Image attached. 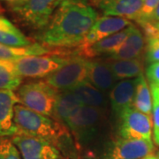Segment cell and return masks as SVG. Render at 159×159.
I'll return each instance as SVG.
<instances>
[{"mask_svg": "<svg viewBox=\"0 0 159 159\" xmlns=\"http://www.w3.org/2000/svg\"><path fill=\"white\" fill-rule=\"evenodd\" d=\"M155 153L152 141L118 137L109 143L104 152L95 159H143Z\"/></svg>", "mask_w": 159, "mask_h": 159, "instance_id": "obj_7", "label": "cell"}, {"mask_svg": "<svg viewBox=\"0 0 159 159\" xmlns=\"http://www.w3.org/2000/svg\"><path fill=\"white\" fill-rule=\"evenodd\" d=\"M143 159H146V158H143Z\"/></svg>", "mask_w": 159, "mask_h": 159, "instance_id": "obj_35", "label": "cell"}, {"mask_svg": "<svg viewBox=\"0 0 159 159\" xmlns=\"http://www.w3.org/2000/svg\"><path fill=\"white\" fill-rule=\"evenodd\" d=\"M131 25L132 22L130 20L124 18L112 17L106 15L98 17L80 46L93 44L108 36L119 33Z\"/></svg>", "mask_w": 159, "mask_h": 159, "instance_id": "obj_11", "label": "cell"}, {"mask_svg": "<svg viewBox=\"0 0 159 159\" xmlns=\"http://www.w3.org/2000/svg\"><path fill=\"white\" fill-rule=\"evenodd\" d=\"M119 137L133 140L152 141V117L137 111L134 107L128 109L120 117Z\"/></svg>", "mask_w": 159, "mask_h": 159, "instance_id": "obj_9", "label": "cell"}, {"mask_svg": "<svg viewBox=\"0 0 159 159\" xmlns=\"http://www.w3.org/2000/svg\"><path fill=\"white\" fill-rule=\"evenodd\" d=\"M27 0H16L15 1V3L12 5V6H11V7H14V6H20V5H21V4H23V3H25Z\"/></svg>", "mask_w": 159, "mask_h": 159, "instance_id": "obj_32", "label": "cell"}, {"mask_svg": "<svg viewBox=\"0 0 159 159\" xmlns=\"http://www.w3.org/2000/svg\"><path fill=\"white\" fill-rule=\"evenodd\" d=\"M2 1H6V2H7V3L11 6L13 4H14V3H15V1H16V0H2Z\"/></svg>", "mask_w": 159, "mask_h": 159, "instance_id": "obj_33", "label": "cell"}, {"mask_svg": "<svg viewBox=\"0 0 159 159\" xmlns=\"http://www.w3.org/2000/svg\"><path fill=\"white\" fill-rule=\"evenodd\" d=\"M88 59L72 57L61 68L45 78V81L57 91H66L88 81Z\"/></svg>", "mask_w": 159, "mask_h": 159, "instance_id": "obj_6", "label": "cell"}, {"mask_svg": "<svg viewBox=\"0 0 159 159\" xmlns=\"http://www.w3.org/2000/svg\"><path fill=\"white\" fill-rule=\"evenodd\" d=\"M152 96V122L154 142L159 146V87L150 84Z\"/></svg>", "mask_w": 159, "mask_h": 159, "instance_id": "obj_24", "label": "cell"}, {"mask_svg": "<svg viewBox=\"0 0 159 159\" xmlns=\"http://www.w3.org/2000/svg\"><path fill=\"white\" fill-rule=\"evenodd\" d=\"M57 53V51H52L47 46L41 45L38 43L26 47H11L0 43V59L4 60H14L20 57H29V56H42L48 54Z\"/></svg>", "mask_w": 159, "mask_h": 159, "instance_id": "obj_19", "label": "cell"}, {"mask_svg": "<svg viewBox=\"0 0 159 159\" xmlns=\"http://www.w3.org/2000/svg\"><path fill=\"white\" fill-rule=\"evenodd\" d=\"M158 3L159 0H145L142 11L135 20L141 27L149 21L151 15L153 14L154 11L157 8Z\"/></svg>", "mask_w": 159, "mask_h": 159, "instance_id": "obj_26", "label": "cell"}, {"mask_svg": "<svg viewBox=\"0 0 159 159\" xmlns=\"http://www.w3.org/2000/svg\"><path fill=\"white\" fill-rule=\"evenodd\" d=\"M1 11H2V10H1V7H0V14H1Z\"/></svg>", "mask_w": 159, "mask_h": 159, "instance_id": "obj_34", "label": "cell"}, {"mask_svg": "<svg viewBox=\"0 0 159 159\" xmlns=\"http://www.w3.org/2000/svg\"><path fill=\"white\" fill-rule=\"evenodd\" d=\"M114 78L119 80L131 79L142 74L143 65L140 58L135 59H111L108 63Z\"/></svg>", "mask_w": 159, "mask_h": 159, "instance_id": "obj_20", "label": "cell"}, {"mask_svg": "<svg viewBox=\"0 0 159 159\" xmlns=\"http://www.w3.org/2000/svg\"><path fill=\"white\" fill-rule=\"evenodd\" d=\"M72 57L61 56L57 53L29 56L11 60L14 68L21 78H46L61 68Z\"/></svg>", "mask_w": 159, "mask_h": 159, "instance_id": "obj_4", "label": "cell"}, {"mask_svg": "<svg viewBox=\"0 0 159 159\" xmlns=\"http://www.w3.org/2000/svg\"><path fill=\"white\" fill-rule=\"evenodd\" d=\"M148 22H159V3L157 6V8L155 9L153 14L151 15V18H150Z\"/></svg>", "mask_w": 159, "mask_h": 159, "instance_id": "obj_30", "label": "cell"}, {"mask_svg": "<svg viewBox=\"0 0 159 159\" xmlns=\"http://www.w3.org/2000/svg\"><path fill=\"white\" fill-rule=\"evenodd\" d=\"M84 105L70 91H59L54 107L53 119H57L67 128L72 120Z\"/></svg>", "mask_w": 159, "mask_h": 159, "instance_id": "obj_16", "label": "cell"}, {"mask_svg": "<svg viewBox=\"0 0 159 159\" xmlns=\"http://www.w3.org/2000/svg\"><path fill=\"white\" fill-rule=\"evenodd\" d=\"M62 0H27L11 7L19 20L30 29L43 30Z\"/></svg>", "mask_w": 159, "mask_h": 159, "instance_id": "obj_5", "label": "cell"}, {"mask_svg": "<svg viewBox=\"0 0 159 159\" xmlns=\"http://www.w3.org/2000/svg\"><path fill=\"white\" fill-rule=\"evenodd\" d=\"M11 139L22 159H72L43 139L23 134H16Z\"/></svg>", "mask_w": 159, "mask_h": 159, "instance_id": "obj_8", "label": "cell"}, {"mask_svg": "<svg viewBox=\"0 0 159 159\" xmlns=\"http://www.w3.org/2000/svg\"><path fill=\"white\" fill-rule=\"evenodd\" d=\"M115 79L108 63L100 60L88 61V81L97 89H109Z\"/></svg>", "mask_w": 159, "mask_h": 159, "instance_id": "obj_17", "label": "cell"}, {"mask_svg": "<svg viewBox=\"0 0 159 159\" xmlns=\"http://www.w3.org/2000/svg\"><path fill=\"white\" fill-rule=\"evenodd\" d=\"M132 25L119 33L108 36L93 44L88 46H79L77 53L79 54V56L85 58L95 57L103 54H106L109 56L112 55L119 50L120 46L123 44V43L126 39V37L128 36Z\"/></svg>", "mask_w": 159, "mask_h": 159, "instance_id": "obj_14", "label": "cell"}, {"mask_svg": "<svg viewBox=\"0 0 159 159\" xmlns=\"http://www.w3.org/2000/svg\"><path fill=\"white\" fill-rule=\"evenodd\" d=\"M146 59L147 62H159V38L146 39Z\"/></svg>", "mask_w": 159, "mask_h": 159, "instance_id": "obj_27", "label": "cell"}, {"mask_svg": "<svg viewBox=\"0 0 159 159\" xmlns=\"http://www.w3.org/2000/svg\"><path fill=\"white\" fill-rule=\"evenodd\" d=\"M146 74L149 83L151 85L159 87V62L150 64Z\"/></svg>", "mask_w": 159, "mask_h": 159, "instance_id": "obj_28", "label": "cell"}, {"mask_svg": "<svg viewBox=\"0 0 159 159\" xmlns=\"http://www.w3.org/2000/svg\"><path fill=\"white\" fill-rule=\"evenodd\" d=\"M102 119L101 109L83 106L73 119L68 129L74 135L76 142L88 139L97 133Z\"/></svg>", "mask_w": 159, "mask_h": 159, "instance_id": "obj_10", "label": "cell"}, {"mask_svg": "<svg viewBox=\"0 0 159 159\" xmlns=\"http://www.w3.org/2000/svg\"><path fill=\"white\" fill-rule=\"evenodd\" d=\"M68 91L73 93L84 106L100 108L103 103V97L100 91L89 81L83 82Z\"/></svg>", "mask_w": 159, "mask_h": 159, "instance_id": "obj_22", "label": "cell"}, {"mask_svg": "<svg viewBox=\"0 0 159 159\" xmlns=\"http://www.w3.org/2000/svg\"><path fill=\"white\" fill-rule=\"evenodd\" d=\"M146 159H159V151L157 153H154L150 156H148V157H146Z\"/></svg>", "mask_w": 159, "mask_h": 159, "instance_id": "obj_31", "label": "cell"}, {"mask_svg": "<svg viewBox=\"0 0 159 159\" xmlns=\"http://www.w3.org/2000/svg\"><path fill=\"white\" fill-rule=\"evenodd\" d=\"M145 0H97V6L106 16L136 20Z\"/></svg>", "mask_w": 159, "mask_h": 159, "instance_id": "obj_13", "label": "cell"}, {"mask_svg": "<svg viewBox=\"0 0 159 159\" xmlns=\"http://www.w3.org/2000/svg\"><path fill=\"white\" fill-rule=\"evenodd\" d=\"M135 93V80H121L114 86L110 94L111 109L116 115L120 117L128 109L134 107Z\"/></svg>", "mask_w": 159, "mask_h": 159, "instance_id": "obj_15", "label": "cell"}, {"mask_svg": "<svg viewBox=\"0 0 159 159\" xmlns=\"http://www.w3.org/2000/svg\"><path fill=\"white\" fill-rule=\"evenodd\" d=\"M0 159H22L11 139L0 138Z\"/></svg>", "mask_w": 159, "mask_h": 159, "instance_id": "obj_25", "label": "cell"}, {"mask_svg": "<svg viewBox=\"0 0 159 159\" xmlns=\"http://www.w3.org/2000/svg\"><path fill=\"white\" fill-rule=\"evenodd\" d=\"M22 82L13 65L9 60L0 59V89L16 90Z\"/></svg>", "mask_w": 159, "mask_h": 159, "instance_id": "obj_23", "label": "cell"}, {"mask_svg": "<svg viewBox=\"0 0 159 159\" xmlns=\"http://www.w3.org/2000/svg\"><path fill=\"white\" fill-rule=\"evenodd\" d=\"M134 107L137 111L152 117V96L143 74L135 79V93L134 98Z\"/></svg>", "mask_w": 159, "mask_h": 159, "instance_id": "obj_21", "label": "cell"}, {"mask_svg": "<svg viewBox=\"0 0 159 159\" xmlns=\"http://www.w3.org/2000/svg\"><path fill=\"white\" fill-rule=\"evenodd\" d=\"M20 100L13 91L0 89V138L17 134L14 109Z\"/></svg>", "mask_w": 159, "mask_h": 159, "instance_id": "obj_12", "label": "cell"}, {"mask_svg": "<svg viewBox=\"0 0 159 159\" xmlns=\"http://www.w3.org/2000/svg\"><path fill=\"white\" fill-rule=\"evenodd\" d=\"M145 39L159 38V22H148L142 26Z\"/></svg>", "mask_w": 159, "mask_h": 159, "instance_id": "obj_29", "label": "cell"}, {"mask_svg": "<svg viewBox=\"0 0 159 159\" xmlns=\"http://www.w3.org/2000/svg\"><path fill=\"white\" fill-rule=\"evenodd\" d=\"M97 19L89 0H62L39 39L49 47L80 46Z\"/></svg>", "mask_w": 159, "mask_h": 159, "instance_id": "obj_1", "label": "cell"}, {"mask_svg": "<svg viewBox=\"0 0 159 159\" xmlns=\"http://www.w3.org/2000/svg\"><path fill=\"white\" fill-rule=\"evenodd\" d=\"M0 43L11 47H26L34 43L8 19L0 14Z\"/></svg>", "mask_w": 159, "mask_h": 159, "instance_id": "obj_18", "label": "cell"}, {"mask_svg": "<svg viewBox=\"0 0 159 159\" xmlns=\"http://www.w3.org/2000/svg\"><path fill=\"white\" fill-rule=\"evenodd\" d=\"M14 123L17 134L43 139L71 157L67 154V150H70L69 148L74 145L71 133L66 125L57 119L37 113L21 104H17L14 109Z\"/></svg>", "mask_w": 159, "mask_h": 159, "instance_id": "obj_2", "label": "cell"}, {"mask_svg": "<svg viewBox=\"0 0 159 159\" xmlns=\"http://www.w3.org/2000/svg\"><path fill=\"white\" fill-rule=\"evenodd\" d=\"M59 91L44 80H34L20 86L17 97L21 105L35 112L53 118Z\"/></svg>", "mask_w": 159, "mask_h": 159, "instance_id": "obj_3", "label": "cell"}]
</instances>
